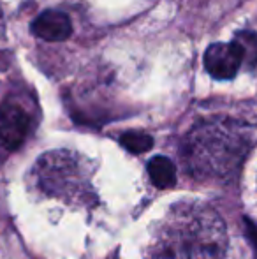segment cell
<instances>
[{
    "mask_svg": "<svg viewBox=\"0 0 257 259\" xmlns=\"http://www.w3.org/2000/svg\"><path fill=\"white\" fill-rule=\"evenodd\" d=\"M250 150V133L240 122L208 120L185 138L183 157L190 173L199 178H227L240 169Z\"/></svg>",
    "mask_w": 257,
    "mask_h": 259,
    "instance_id": "7a4b0ae2",
    "label": "cell"
},
{
    "mask_svg": "<svg viewBox=\"0 0 257 259\" xmlns=\"http://www.w3.org/2000/svg\"><path fill=\"white\" fill-rule=\"evenodd\" d=\"M120 143L125 150L130 154H144L153 147V138L146 133H137V131H130V133L122 134Z\"/></svg>",
    "mask_w": 257,
    "mask_h": 259,
    "instance_id": "ba28073f",
    "label": "cell"
},
{
    "mask_svg": "<svg viewBox=\"0 0 257 259\" xmlns=\"http://www.w3.org/2000/svg\"><path fill=\"white\" fill-rule=\"evenodd\" d=\"M30 133V116L18 103L0 104V143L7 150H18Z\"/></svg>",
    "mask_w": 257,
    "mask_h": 259,
    "instance_id": "277c9868",
    "label": "cell"
},
{
    "mask_svg": "<svg viewBox=\"0 0 257 259\" xmlns=\"http://www.w3.org/2000/svg\"><path fill=\"white\" fill-rule=\"evenodd\" d=\"M226 224L215 210L180 205L155 229L144 259H224Z\"/></svg>",
    "mask_w": 257,
    "mask_h": 259,
    "instance_id": "6da1fadb",
    "label": "cell"
},
{
    "mask_svg": "<svg viewBox=\"0 0 257 259\" xmlns=\"http://www.w3.org/2000/svg\"><path fill=\"white\" fill-rule=\"evenodd\" d=\"M30 30L35 37L48 42H60L72 35V25L69 16L62 11H44L39 14L30 25Z\"/></svg>",
    "mask_w": 257,
    "mask_h": 259,
    "instance_id": "5b68a950",
    "label": "cell"
},
{
    "mask_svg": "<svg viewBox=\"0 0 257 259\" xmlns=\"http://www.w3.org/2000/svg\"><path fill=\"white\" fill-rule=\"evenodd\" d=\"M148 175L155 187L169 189L176 184V167L168 157L157 155L148 162Z\"/></svg>",
    "mask_w": 257,
    "mask_h": 259,
    "instance_id": "8992f818",
    "label": "cell"
},
{
    "mask_svg": "<svg viewBox=\"0 0 257 259\" xmlns=\"http://www.w3.org/2000/svg\"><path fill=\"white\" fill-rule=\"evenodd\" d=\"M234 41L240 45L245 58V67L254 69L257 65V32L240 30L234 34Z\"/></svg>",
    "mask_w": 257,
    "mask_h": 259,
    "instance_id": "52a82bcc",
    "label": "cell"
},
{
    "mask_svg": "<svg viewBox=\"0 0 257 259\" xmlns=\"http://www.w3.org/2000/svg\"><path fill=\"white\" fill-rule=\"evenodd\" d=\"M202 62H204L206 72L213 79L229 81L238 74L240 67L245 64V58L240 45L233 39L229 42H213V45H210L204 52Z\"/></svg>",
    "mask_w": 257,
    "mask_h": 259,
    "instance_id": "3957f363",
    "label": "cell"
}]
</instances>
